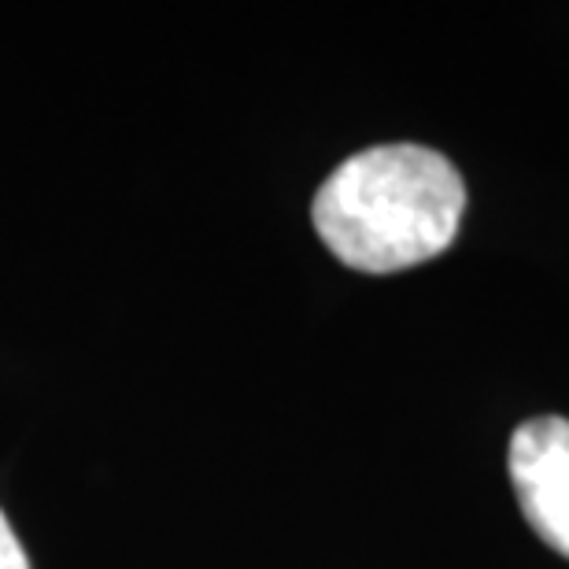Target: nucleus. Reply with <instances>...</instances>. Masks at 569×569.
<instances>
[{
	"mask_svg": "<svg viewBox=\"0 0 569 569\" xmlns=\"http://www.w3.org/2000/svg\"><path fill=\"white\" fill-rule=\"evenodd\" d=\"M466 211L462 174L426 144H378L322 181L315 230L340 263L392 274L440 256Z\"/></svg>",
	"mask_w": 569,
	"mask_h": 569,
	"instance_id": "obj_1",
	"label": "nucleus"
},
{
	"mask_svg": "<svg viewBox=\"0 0 569 569\" xmlns=\"http://www.w3.org/2000/svg\"><path fill=\"white\" fill-rule=\"evenodd\" d=\"M507 459L529 529L569 559V422L532 418L518 426Z\"/></svg>",
	"mask_w": 569,
	"mask_h": 569,
	"instance_id": "obj_2",
	"label": "nucleus"
},
{
	"mask_svg": "<svg viewBox=\"0 0 569 569\" xmlns=\"http://www.w3.org/2000/svg\"><path fill=\"white\" fill-rule=\"evenodd\" d=\"M0 569H30L27 548L19 543L16 529L8 526L4 510H0Z\"/></svg>",
	"mask_w": 569,
	"mask_h": 569,
	"instance_id": "obj_3",
	"label": "nucleus"
}]
</instances>
